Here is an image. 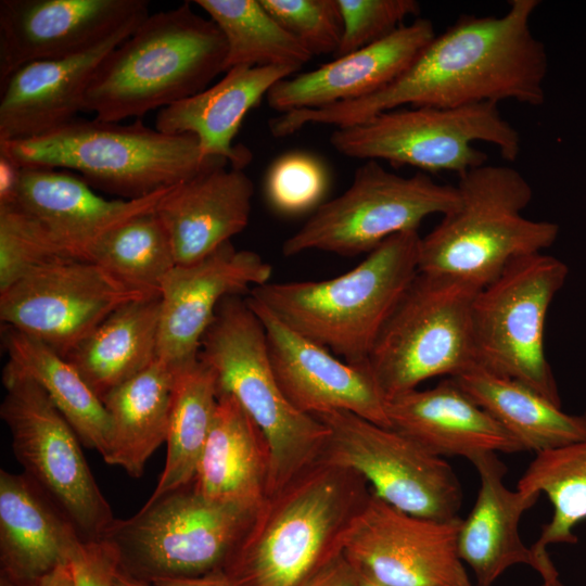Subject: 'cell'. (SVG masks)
Listing matches in <instances>:
<instances>
[{"mask_svg":"<svg viewBox=\"0 0 586 586\" xmlns=\"http://www.w3.org/2000/svg\"><path fill=\"white\" fill-rule=\"evenodd\" d=\"M538 4L511 0L501 16L463 15L386 87L356 100L281 113L269 122L270 132L286 137L307 124L341 128L408 106L448 109L505 100L540 105L548 56L531 28Z\"/></svg>","mask_w":586,"mask_h":586,"instance_id":"cell-1","label":"cell"},{"mask_svg":"<svg viewBox=\"0 0 586 586\" xmlns=\"http://www.w3.org/2000/svg\"><path fill=\"white\" fill-rule=\"evenodd\" d=\"M370 493L357 472L318 460L264 500L218 573L230 586H302L342 556Z\"/></svg>","mask_w":586,"mask_h":586,"instance_id":"cell-2","label":"cell"},{"mask_svg":"<svg viewBox=\"0 0 586 586\" xmlns=\"http://www.w3.org/2000/svg\"><path fill=\"white\" fill-rule=\"evenodd\" d=\"M227 43L190 2L149 14L95 69L82 112L118 123L141 118L208 88L225 73Z\"/></svg>","mask_w":586,"mask_h":586,"instance_id":"cell-3","label":"cell"},{"mask_svg":"<svg viewBox=\"0 0 586 586\" xmlns=\"http://www.w3.org/2000/svg\"><path fill=\"white\" fill-rule=\"evenodd\" d=\"M418 230L395 234L355 268L321 281L268 282L249 297L288 327L351 364H365L419 272Z\"/></svg>","mask_w":586,"mask_h":586,"instance_id":"cell-4","label":"cell"},{"mask_svg":"<svg viewBox=\"0 0 586 586\" xmlns=\"http://www.w3.org/2000/svg\"><path fill=\"white\" fill-rule=\"evenodd\" d=\"M0 156L17 167L76 171L90 187L138 199L174 187L212 167L195 136L169 135L141 118L129 125L76 117L31 139L0 142Z\"/></svg>","mask_w":586,"mask_h":586,"instance_id":"cell-5","label":"cell"},{"mask_svg":"<svg viewBox=\"0 0 586 586\" xmlns=\"http://www.w3.org/2000/svg\"><path fill=\"white\" fill-rule=\"evenodd\" d=\"M456 188V206L420 239L419 272L482 289L513 260L556 242V222L523 216L533 189L515 168L484 164L459 175Z\"/></svg>","mask_w":586,"mask_h":586,"instance_id":"cell-6","label":"cell"},{"mask_svg":"<svg viewBox=\"0 0 586 586\" xmlns=\"http://www.w3.org/2000/svg\"><path fill=\"white\" fill-rule=\"evenodd\" d=\"M199 359L214 372L218 393L234 397L263 432L271 458L268 496L321 458L328 429L295 408L283 393L263 323L245 297L221 301Z\"/></svg>","mask_w":586,"mask_h":586,"instance_id":"cell-7","label":"cell"},{"mask_svg":"<svg viewBox=\"0 0 586 586\" xmlns=\"http://www.w3.org/2000/svg\"><path fill=\"white\" fill-rule=\"evenodd\" d=\"M470 282L418 272L378 335L368 361L386 400L423 381L477 366Z\"/></svg>","mask_w":586,"mask_h":586,"instance_id":"cell-8","label":"cell"},{"mask_svg":"<svg viewBox=\"0 0 586 586\" xmlns=\"http://www.w3.org/2000/svg\"><path fill=\"white\" fill-rule=\"evenodd\" d=\"M257 510L208 499L189 484L115 519L103 538L116 548L120 568L153 583L218 572Z\"/></svg>","mask_w":586,"mask_h":586,"instance_id":"cell-9","label":"cell"},{"mask_svg":"<svg viewBox=\"0 0 586 586\" xmlns=\"http://www.w3.org/2000/svg\"><path fill=\"white\" fill-rule=\"evenodd\" d=\"M497 105L484 102L448 109L400 107L335 128L330 142L348 157L459 176L486 164V153L473 145L476 141L495 145L510 162L520 154V135Z\"/></svg>","mask_w":586,"mask_h":586,"instance_id":"cell-10","label":"cell"},{"mask_svg":"<svg viewBox=\"0 0 586 586\" xmlns=\"http://www.w3.org/2000/svg\"><path fill=\"white\" fill-rule=\"evenodd\" d=\"M568 273V266L555 256L527 255L482 288L473 304L477 366L518 380L560 407L545 352V323Z\"/></svg>","mask_w":586,"mask_h":586,"instance_id":"cell-11","label":"cell"},{"mask_svg":"<svg viewBox=\"0 0 586 586\" xmlns=\"http://www.w3.org/2000/svg\"><path fill=\"white\" fill-rule=\"evenodd\" d=\"M458 202L456 186L436 182L425 173L410 177L366 161L348 189L322 203L282 244L293 257L308 251L341 256L370 253L388 238L418 230L431 215H445Z\"/></svg>","mask_w":586,"mask_h":586,"instance_id":"cell-12","label":"cell"},{"mask_svg":"<svg viewBox=\"0 0 586 586\" xmlns=\"http://www.w3.org/2000/svg\"><path fill=\"white\" fill-rule=\"evenodd\" d=\"M0 417L24 474L66 515L82 539L103 538L114 522L81 450V442L42 388L3 369Z\"/></svg>","mask_w":586,"mask_h":586,"instance_id":"cell-13","label":"cell"},{"mask_svg":"<svg viewBox=\"0 0 586 586\" xmlns=\"http://www.w3.org/2000/svg\"><path fill=\"white\" fill-rule=\"evenodd\" d=\"M315 417L329 432L320 460L357 472L375 496L404 512L438 521L458 517L461 485L442 457L393 428L348 411Z\"/></svg>","mask_w":586,"mask_h":586,"instance_id":"cell-14","label":"cell"},{"mask_svg":"<svg viewBox=\"0 0 586 586\" xmlns=\"http://www.w3.org/2000/svg\"><path fill=\"white\" fill-rule=\"evenodd\" d=\"M145 297L92 262L64 258L0 292V319L66 357L114 310Z\"/></svg>","mask_w":586,"mask_h":586,"instance_id":"cell-15","label":"cell"},{"mask_svg":"<svg viewBox=\"0 0 586 586\" xmlns=\"http://www.w3.org/2000/svg\"><path fill=\"white\" fill-rule=\"evenodd\" d=\"M461 521L412 515L371 492L344 534L342 556L384 586H473L457 549Z\"/></svg>","mask_w":586,"mask_h":586,"instance_id":"cell-16","label":"cell"},{"mask_svg":"<svg viewBox=\"0 0 586 586\" xmlns=\"http://www.w3.org/2000/svg\"><path fill=\"white\" fill-rule=\"evenodd\" d=\"M148 10L145 0H1L0 85L28 63L97 47Z\"/></svg>","mask_w":586,"mask_h":586,"instance_id":"cell-17","label":"cell"},{"mask_svg":"<svg viewBox=\"0 0 586 586\" xmlns=\"http://www.w3.org/2000/svg\"><path fill=\"white\" fill-rule=\"evenodd\" d=\"M263 323L275 375L292 405L307 415L344 410L391 428L387 400L369 361L351 364L297 333L267 307L245 297Z\"/></svg>","mask_w":586,"mask_h":586,"instance_id":"cell-18","label":"cell"},{"mask_svg":"<svg viewBox=\"0 0 586 586\" xmlns=\"http://www.w3.org/2000/svg\"><path fill=\"white\" fill-rule=\"evenodd\" d=\"M271 273L259 254L237 250L231 241L199 262L176 265L161 284L157 357L175 369L199 360L221 301L268 283Z\"/></svg>","mask_w":586,"mask_h":586,"instance_id":"cell-19","label":"cell"},{"mask_svg":"<svg viewBox=\"0 0 586 586\" xmlns=\"http://www.w3.org/2000/svg\"><path fill=\"white\" fill-rule=\"evenodd\" d=\"M435 36L432 21L418 17L379 41L278 81L266 100L286 113L365 98L400 76Z\"/></svg>","mask_w":586,"mask_h":586,"instance_id":"cell-20","label":"cell"},{"mask_svg":"<svg viewBox=\"0 0 586 586\" xmlns=\"http://www.w3.org/2000/svg\"><path fill=\"white\" fill-rule=\"evenodd\" d=\"M145 17L88 51L16 69L0 85V142L39 137L75 119L82 112L85 91L100 63Z\"/></svg>","mask_w":586,"mask_h":586,"instance_id":"cell-21","label":"cell"},{"mask_svg":"<svg viewBox=\"0 0 586 586\" xmlns=\"http://www.w3.org/2000/svg\"><path fill=\"white\" fill-rule=\"evenodd\" d=\"M171 188L138 199L106 200L69 170L20 167L13 204L38 219L75 258L86 259L89 249L105 233L155 212Z\"/></svg>","mask_w":586,"mask_h":586,"instance_id":"cell-22","label":"cell"},{"mask_svg":"<svg viewBox=\"0 0 586 586\" xmlns=\"http://www.w3.org/2000/svg\"><path fill=\"white\" fill-rule=\"evenodd\" d=\"M254 184L241 169L212 167L174 186L156 214L171 241L177 265L199 262L247 226Z\"/></svg>","mask_w":586,"mask_h":586,"instance_id":"cell-23","label":"cell"},{"mask_svg":"<svg viewBox=\"0 0 586 586\" xmlns=\"http://www.w3.org/2000/svg\"><path fill=\"white\" fill-rule=\"evenodd\" d=\"M391 428L430 453L472 460L484 453L524 451L520 443L453 379L387 400Z\"/></svg>","mask_w":586,"mask_h":586,"instance_id":"cell-24","label":"cell"},{"mask_svg":"<svg viewBox=\"0 0 586 586\" xmlns=\"http://www.w3.org/2000/svg\"><path fill=\"white\" fill-rule=\"evenodd\" d=\"M82 539L73 523L24 473L0 470V575L39 586L68 562Z\"/></svg>","mask_w":586,"mask_h":586,"instance_id":"cell-25","label":"cell"},{"mask_svg":"<svg viewBox=\"0 0 586 586\" xmlns=\"http://www.w3.org/2000/svg\"><path fill=\"white\" fill-rule=\"evenodd\" d=\"M480 476V489L458 532L459 558L472 570L477 586H493L509 568L525 564L538 571L539 562L519 533L523 513L539 494L511 491L505 482L507 467L496 453L471 460Z\"/></svg>","mask_w":586,"mask_h":586,"instance_id":"cell-26","label":"cell"},{"mask_svg":"<svg viewBox=\"0 0 586 586\" xmlns=\"http://www.w3.org/2000/svg\"><path fill=\"white\" fill-rule=\"evenodd\" d=\"M295 73L284 66L232 67L202 92L161 109L155 128L169 135H193L205 156L222 157L231 168L243 170L252 153L233 140L244 117L273 85Z\"/></svg>","mask_w":586,"mask_h":586,"instance_id":"cell-27","label":"cell"},{"mask_svg":"<svg viewBox=\"0 0 586 586\" xmlns=\"http://www.w3.org/2000/svg\"><path fill=\"white\" fill-rule=\"evenodd\" d=\"M270 466V449L260 429L234 397L218 393L193 488L208 499L257 510L268 497Z\"/></svg>","mask_w":586,"mask_h":586,"instance_id":"cell-28","label":"cell"},{"mask_svg":"<svg viewBox=\"0 0 586 586\" xmlns=\"http://www.w3.org/2000/svg\"><path fill=\"white\" fill-rule=\"evenodd\" d=\"M160 318V296L124 304L65 358L103 400L158 358Z\"/></svg>","mask_w":586,"mask_h":586,"instance_id":"cell-29","label":"cell"},{"mask_svg":"<svg viewBox=\"0 0 586 586\" xmlns=\"http://www.w3.org/2000/svg\"><path fill=\"white\" fill-rule=\"evenodd\" d=\"M176 370L157 358L103 398L111 428L107 464L131 477L143 474L150 456L166 443Z\"/></svg>","mask_w":586,"mask_h":586,"instance_id":"cell-30","label":"cell"},{"mask_svg":"<svg viewBox=\"0 0 586 586\" xmlns=\"http://www.w3.org/2000/svg\"><path fill=\"white\" fill-rule=\"evenodd\" d=\"M522 446L536 454L586 440V412L570 415L526 384L480 366L453 378Z\"/></svg>","mask_w":586,"mask_h":586,"instance_id":"cell-31","label":"cell"},{"mask_svg":"<svg viewBox=\"0 0 586 586\" xmlns=\"http://www.w3.org/2000/svg\"><path fill=\"white\" fill-rule=\"evenodd\" d=\"M8 362L3 369L36 382L63 415L82 445L102 458L110 443V420L102 400L78 370L44 343L3 328Z\"/></svg>","mask_w":586,"mask_h":586,"instance_id":"cell-32","label":"cell"},{"mask_svg":"<svg viewBox=\"0 0 586 586\" xmlns=\"http://www.w3.org/2000/svg\"><path fill=\"white\" fill-rule=\"evenodd\" d=\"M217 403V382L208 366L199 359L176 370L165 464L146 502L192 483Z\"/></svg>","mask_w":586,"mask_h":586,"instance_id":"cell-33","label":"cell"},{"mask_svg":"<svg viewBox=\"0 0 586 586\" xmlns=\"http://www.w3.org/2000/svg\"><path fill=\"white\" fill-rule=\"evenodd\" d=\"M194 3L208 14L225 37L226 72L237 66H284L298 72L313 58L260 0H195Z\"/></svg>","mask_w":586,"mask_h":586,"instance_id":"cell-34","label":"cell"},{"mask_svg":"<svg viewBox=\"0 0 586 586\" xmlns=\"http://www.w3.org/2000/svg\"><path fill=\"white\" fill-rule=\"evenodd\" d=\"M517 488L545 494L552 506L550 521L531 547L540 564L548 545L577 543L573 531L586 520V440L536 454Z\"/></svg>","mask_w":586,"mask_h":586,"instance_id":"cell-35","label":"cell"},{"mask_svg":"<svg viewBox=\"0 0 586 586\" xmlns=\"http://www.w3.org/2000/svg\"><path fill=\"white\" fill-rule=\"evenodd\" d=\"M92 262L129 288L160 296L163 279L177 265L171 241L155 212L131 218L88 251Z\"/></svg>","mask_w":586,"mask_h":586,"instance_id":"cell-36","label":"cell"},{"mask_svg":"<svg viewBox=\"0 0 586 586\" xmlns=\"http://www.w3.org/2000/svg\"><path fill=\"white\" fill-rule=\"evenodd\" d=\"M64 258L75 257L38 219L16 204H0V292Z\"/></svg>","mask_w":586,"mask_h":586,"instance_id":"cell-37","label":"cell"},{"mask_svg":"<svg viewBox=\"0 0 586 586\" xmlns=\"http://www.w3.org/2000/svg\"><path fill=\"white\" fill-rule=\"evenodd\" d=\"M266 195L272 208L283 215H297L318 208L328 189L323 165L304 152L279 157L266 178Z\"/></svg>","mask_w":586,"mask_h":586,"instance_id":"cell-38","label":"cell"},{"mask_svg":"<svg viewBox=\"0 0 586 586\" xmlns=\"http://www.w3.org/2000/svg\"><path fill=\"white\" fill-rule=\"evenodd\" d=\"M279 24L314 56L336 53L343 21L337 0H260Z\"/></svg>","mask_w":586,"mask_h":586,"instance_id":"cell-39","label":"cell"},{"mask_svg":"<svg viewBox=\"0 0 586 586\" xmlns=\"http://www.w3.org/2000/svg\"><path fill=\"white\" fill-rule=\"evenodd\" d=\"M337 3L343 36L335 58L381 40L420 12L416 0H337Z\"/></svg>","mask_w":586,"mask_h":586,"instance_id":"cell-40","label":"cell"},{"mask_svg":"<svg viewBox=\"0 0 586 586\" xmlns=\"http://www.w3.org/2000/svg\"><path fill=\"white\" fill-rule=\"evenodd\" d=\"M73 586H115L119 555L105 538L81 539L68 558Z\"/></svg>","mask_w":586,"mask_h":586,"instance_id":"cell-41","label":"cell"},{"mask_svg":"<svg viewBox=\"0 0 586 586\" xmlns=\"http://www.w3.org/2000/svg\"><path fill=\"white\" fill-rule=\"evenodd\" d=\"M302 586H359L355 570L343 556Z\"/></svg>","mask_w":586,"mask_h":586,"instance_id":"cell-42","label":"cell"},{"mask_svg":"<svg viewBox=\"0 0 586 586\" xmlns=\"http://www.w3.org/2000/svg\"><path fill=\"white\" fill-rule=\"evenodd\" d=\"M20 167L0 156V204H13L18 182Z\"/></svg>","mask_w":586,"mask_h":586,"instance_id":"cell-43","label":"cell"},{"mask_svg":"<svg viewBox=\"0 0 586 586\" xmlns=\"http://www.w3.org/2000/svg\"><path fill=\"white\" fill-rule=\"evenodd\" d=\"M152 584L154 586H230L218 572L194 577L161 578Z\"/></svg>","mask_w":586,"mask_h":586,"instance_id":"cell-44","label":"cell"},{"mask_svg":"<svg viewBox=\"0 0 586 586\" xmlns=\"http://www.w3.org/2000/svg\"><path fill=\"white\" fill-rule=\"evenodd\" d=\"M39 586H73L68 562L59 565L41 581Z\"/></svg>","mask_w":586,"mask_h":586,"instance_id":"cell-45","label":"cell"},{"mask_svg":"<svg viewBox=\"0 0 586 586\" xmlns=\"http://www.w3.org/2000/svg\"><path fill=\"white\" fill-rule=\"evenodd\" d=\"M115 586H154V585L150 582H145L130 575L129 573H127L125 570H123L119 566L115 576Z\"/></svg>","mask_w":586,"mask_h":586,"instance_id":"cell-46","label":"cell"},{"mask_svg":"<svg viewBox=\"0 0 586 586\" xmlns=\"http://www.w3.org/2000/svg\"><path fill=\"white\" fill-rule=\"evenodd\" d=\"M539 574L543 577L540 586H564L559 579V574L552 561H549Z\"/></svg>","mask_w":586,"mask_h":586,"instance_id":"cell-47","label":"cell"},{"mask_svg":"<svg viewBox=\"0 0 586 586\" xmlns=\"http://www.w3.org/2000/svg\"><path fill=\"white\" fill-rule=\"evenodd\" d=\"M355 572H356V575H357L359 586H384V585L375 582L371 577L367 576L366 574L361 573V572H358L356 570H355Z\"/></svg>","mask_w":586,"mask_h":586,"instance_id":"cell-48","label":"cell"},{"mask_svg":"<svg viewBox=\"0 0 586 586\" xmlns=\"http://www.w3.org/2000/svg\"><path fill=\"white\" fill-rule=\"evenodd\" d=\"M0 586H23V585L0 575Z\"/></svg>","mask_w":586,"mask_h":586,"instance_id":"cell-49","label":"cell"}]
</instances>
